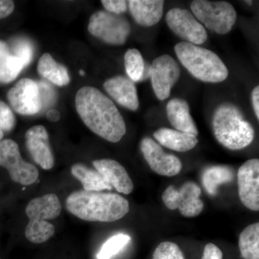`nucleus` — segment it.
Listing matches in <instances>:
<instances>
[{
  "instance_id": "4468645a",
  "label": "nucleus",
  "mask_w": 259,
  "mask_h": 259,
  "mask_svg": "<svg viewBox=\"0 0 259 259\" xmlns=\"http://www.w3.org/2000/svg\"><path fill=\"white\" fill-rule=\"evenodd\" d=\"M238 195L242 203L252 211L259 210V160L245 162L238 171Z\"/></svg>"
},
{
  "instance_id": "6ab92c4d",
  "label": "nucleus",
  "mask_w": 259,
  "mask_h": 259,
  "mask_svg": "<svg viewBox=\"0 0 259 259\" xmlns=\"http://www.w3.org/2000/svg\"><path fill=\"white\" fill-rule=\"evenodd\" d=\"M166 115L171 125L177 131L198 136L197 125L190 115V107L185 100L172 99L167 104Z\"/></svg>"
},
{
  "instance_id": "a211bd4d",
  "label": "nucleus",
  "mask_w": 259,
  "mask_h": 259,
  "mask_svg": "<svg viewBox=\"0 0 259 259\" xmlns=\"http://www.w3.org/2000/svg\"><path fill=\"white\" fill-rule=\"evenodd\" d=\"M135 21L144 27H151L161 20L164 2L162 0H131L127 2Z\"/></svg>"
},
{
  "instance_id": "cd10ccee",
  "label": "nucleus",
  "mask_w": 259,
  "mask_h": 259,
  "mask_svg": "<svg viewBox=\"0 0 259 259\" xmlns=\"http://www.w3.org/2000/svg\"><path fill=\"white\" fill-rule=\"evenodd\" d=\"M12 55L16 56L23 61L25 67L30 64L33 57L34 47L28 39L25 37L15 39L12 45Z\"/></svg>"
},
{
  "instance_id": "dca6fc26",
  "label": "nucleus",
  "mask_w": 259,
  "mask_h": 259,
  "mask_svg": "<svg viewBox=\"0 0 259 259\" xmlns=\"http://www.w3.org/2000/svg\"><path fill=\"white\" fill-rule=\"evenodd\" d=\"M97 171L120 193L129 194L134 185L128 174L122 165L113 159H100L93 161Z\"/></svg>"
},
{
  "instance_id": "f3484780",
  "label": "nucleus",
  "mask_w": 259,
  "mask_h": 259,
  "mask_svg": "<svg viewBox=\"0 0 259 259\" xmlns=\"http://www.w3.org/2000/svg\"><path fill=\"white\" fill-rule=\"evenodd\" d=\"M104 88L121 106L132 111L139 109L137 89L134 81L129 78L122 76H114L105 81Z\"/></svg>"
},
{
  "instance_id": "ea45409f",
  "label": "nucleus",
  "mask_w": 259,
  "mask_h": 259,
  "mask_svg": "<svg viewBox=\"0 0 259 259\" xmlns=\"http://www.w3.org/2000/svg\"><path fill=\"white\" fill-rule=\"evenodd\" d=\"M80 75H81V76H83L84 75V71H79Z\"/></svg>"
},
{
  "instance_id": "e433bc0d",
  "label": "nucleus",
  "mask_w": 259,
  "mask_h": 259,
  "mask_svg": "<svg viewBox=\"0 0 259 259\" xmlns=\"http://www.w3.org/2000/svg\"><path fill=\"white\" fill-rule=\"evenodd\" d=\"M47 115L48 120L51 121V122H57L61 118L60 112L56 110V109H51V110H49L47 112Z\"/></svg>"
},
{
  "instance_id": "412c9836",
  "label": "nucleus",
  "mask_w": 259,
  "mask_h": 259,
  "mask_svg": "<svg viewBox=\"0 0 259 259\" xmlns=\"http://www.w3.org/2000/svg\"><path fill=\"white\" fill-rule=\"evenodd\" d=\"M37 69L40 76L57 86H66L71 81L67 69L47 53L39 59Z\"/></svg>"
},
{
  "instance_id": "f257e3e1",
  "label": "nucleus",
  "mask_w": 259,
  "mask_h": 259,
  "mask_svg": "<svg viewBox=\"0 0 259 259\" xmlns=\"http://www.w3.org/2000/svg\"><path fill=\"white\" fill-rule=\"evenodd\" d=\"M75 105L83 123L109 142L117 143L126 134L123 117L114 102L93 87H83L76 93Z\"/></svg>"
},
{
  "instance_id": "20e7f679",
  "label": "nucleus",
  "mask_w": 259,
  "mask_h": 259,
  "mask_svg": "<svg viewBox=\"0 0 259 259\" xmlns=\"http://www.w3.org/2000/svg\"><path fill=\"white\" fill-rule=\"evenodd\" d=\"M175 51L181 64L196 79L204 82L219 83L228 78L226 64L212 51L183 41L175 46Z\"/></svg>"
},
{
  "instance_id": "39448f33",
  "label": "nucleus",
  "mask_w": 259,
  "mask_h": 259,
  "mask_svg": "<svg viewBox=\"0 0 259 259\" xmlns=\"http://www.w3.org/2000/svg\"><path fill=\"white\" fill-rule=\"evenodd\" d=\"M61 204L55 194H47L29 202L25 213L29 222L25 235L29 241L40 244L50 239L55 233V227L48 222L60 215Z\"/></svg>"
},
{
  "instance_id": "5701e85b",
  "label": "nucleus",
  "mask_w": 259,
  "mask_h": 259,
  "mask_svg": "<svg viewBox=\"0 0 259 259\" xmlns=\"http://www.w3.org/2000/svg\"><path fill=\"white\" fill-rule=\"evenodd\" d=\"M124 64L129 79L134 82L149 78L150 66L146 64L138 49H128L124 56Z\"/></svg>"
},
{
  "instance_id": "f03ea898",
  "label": "nucleus",
  "mask_w": 259,
  "mask_h": 259,
  "mask_svg": "<svg viewBox=\"0 0 259 259\" xmlns=\"http://www.w3.org/2000/svg\"><path fill=\"white\" fill-rule=\"evenodd\" d=\"M66 207L76 217L90 222H115L130 211L128 201L120 194L84 190L70 194Z\"/></svg>"
},
{
  "instance_id": "72a5a7b5",
  "label": "nucleus",
  "mask_w": 259,
  "mask_h": 259,
  "mask_svg": "<svg viewBox=\"0 0 259 259\" xmlns=\"http://www.w3.org/2000/svg\"><path fill=\"white\" fill-rule=\"evenodd\" d=\"M15 3L10 0H0V20L8 18L14 12Z\"/></svg>"
},
{
  "instance_id": "bb28decb",
  "label": "nucleus",
  "mask_w": 259,
  "mask_h": 259,
  "mask_svg": "<svg viewBox=\"0 0 259 259\" xmlns=\"http://www.w3.org/2000/svg\"><path fill=\"white\" fill-rule=\"evenodd\" d=\"M131 239V237L122 233L111 237L102 245L101 249L97 254V258H111L118 253L126 245L128 244Z\"/></svg>"
},
{
  "instance_id": "7ed1b4c3",
  "label": "nucleus",
  "mask_w": 259,
  "mask_h": 259,
  "mask_svg": "<svg viewBox=\"0 0 259 259\" xmlns=\"http://www.w3.org/2000/svg\"><path fill=\"white\" fill-rule=\"evenodd\" d=\"M214 137L224 147L232 151L243 149L254 139L255 131L238 107L223 104L216 109L212 117Z\"/></svg>"
},
{
  "instance_id": "c9c22d12",
  "label": "nucleus",
  "mask_w": 259,
  "mask_h": 259,
  "mask_svg": "<svg viewBox=\"0 0 259 259\" xmlns=\"http://www.w3.org/2000/svg\"><path fill=\"white\" fill-rule=\"evenodd\" d=\"M9 54H10L9 46H8L6 42L0 40V62Z\"/></svg>"
},
{
  "instance_id": "4c0bfd02",
  "label": "nucleus",
  "mask_w": 259,
  "mask_h": 259,
  "mask_svg": "<svg viewBox=\"0 0 259 259\" xmlns=\"http://www.w3.org/2000/svg\"><path fill=\"white\" fill-rule=\"evenodd\" d=\"M3 137H4V133L0 130V142L3 141Z\"/></svg>"
},
{
  "instance_id": "393cba45",
  "label": "nucleus",
  "mask_w": 259,
  "mask_h": 259,
  "mask_svg": "<svg viewBox=\"0 0 259 259\" xmlns=\"http://www.w3.org/2000/svg\"><path fill=\"white\" fill-rule=\"evenodd\" d=\"M240 251L244 259H259V223L249 225L239 236Z\"/></svg>"
},
{
  "instance_id": "c85d7f7f",
  "label": "nucleus",
  "mask_w": 259,
  "mask_h": 259,
  "mask_svg": "<svg viewBox=\"0 0 259 259\" xmlns=\"http://www.w3.org/2000/svg\"><path fill=\"white\" fill-rule=\"evenodd\" d=\"M152 259H185L183 253L176 243L162 242L153 252Z\"/></svg>"
},
{
  "instance_id": "2eb2a0df",
  "label": "nucleus",
  "mask_w": 259,
  "mask_h": 259,
  "mask_svg": "<svg viewBox=\"0 0 259 259\" xmlns=\"http://www.w3.org/2000/svg\"><path fill=\"white\" fill-rule=\"evenodd\" d=\"M26 146L33 161L45 170L54 166V157L47 130L42 125L30 127L25 134Z\"/></svg>"
},
{
  "instance_id": "f8f14e48",
  "label": "nucleus",
  "mask_w": 259,
  "mask_h": 259,
  "mask_svg": "<svg viewBox=\"0 0 259 259\" xmlns=\"http://www.w3.org/2000/svg\"><path fill=\"white\" fill-rule=\"evenodd\" d=\"M12 108L23 115H33L42 108L38 84L33 80L20 79L7 95Z\"/></svg>"
},
{
  "instance_id": "ddd939ff",
  "label": "nucleus",
  "mask_w": 259,
  "mask_h": 259,
  "mask_svg": "<svg viewBox=\"0 0 259 259\" xmlns=\"http://www.w3.org/2000/svg\"><path fill=\"white\" fill-rule=\"evenodd\" d=\"M141 150L151 169L157 175L174 177L182 171V163L180 158L165 152L161 146L151 138L143 139Z\"/></svg>"
},
{
  "instance_id": "9b49d317",
  "label": "nucleus",
  "mask_w": 259,
  "mask_h": 259,
  "mask_svg": "<svg viewBox=\"0 0 259 259\" xmlns=\"http://www.w3.org/2000/svg\"><path fill=\"white\" fill-rule=\"evenodd\" d=\"M166 21L171 31L185 42L198 46L207 40L205 28L189 10L173 8L167 13Z\"/></svg>"
},
{
  "instance_id": "b1692460",
  "label": "nucleus",
  "mask_w": 259,
  "mask_h": 259,
  "mask_svg": "<svg viewBox=\"0 0 259 259\" xmlns=\"http://www.w3.org/2000/svg\"><path fill=\"white\" fill-rule=\"evenodd\" d=\"M233 170L226 166H210L205 169L202 175V185L207 193L215 195L220 185L228 183L233 180Z\"/></svg>"
},
{
  "instance_id": "423d86ee",
  "label": "nucleus",
  "mask_w": 259,
  "mask_h": 259,
  "mask_svg": "<svg viewBox=\"0 0 259 259\" xmlns=\"http://www.w3.org/2000/svg\"><path fill=\"white\" fill-rule=\"evenodd\" d=\"M191 10L199 23L219 35L228 33L236 22V10L227 2L194 0Z\"/></svg>"
},
{
  "instance_id": "7c9ffc66",
  "label": "nucleus",
  "mask_w": 259,
  "mask_h": 259,
  "mask_svg": "<svg viewBox=\"0 0 259 259\" xmlns=\"http://www.w3.org/2000/svg\"><path fill=\"white\" fill-rule=\"evenodd\" d=\"M101 3L105 11L112 14L120 15L127 10V2L123 0H102Z\"/></svg>"
},
{
  "instance_id": "9d476101",
  "label": "nucleus",
  "mask_w": 259,
  "mask_h": 259,
  "mask_svg": "<svg viewBox=\"0 0 259 259\" xmlns=\"http://www.w3.org/2000/svg\"><path fill=\"white\" fill-rule=\"evenodd\" d=\"M178 63L168 54L158 56L150 66L149 78L155 95L161 101L170 96L171 88L180 79Z\"/></svg>"
},
{
  "instance_id": "0eeeda50",
  "label": "nucleus",
  "mask_w": 259,
  "mask_h": 259,
  "mask_svg": "<svg viewBox=\"0 0 259 259\" xmlns=\"http://www.w3.org/2000/svg\"><path fill=\"white\" fill-rule=\"evenodd\" d=\"M88 30L93 36L106 44L121 46L127 40L131 28L124 17L100 10L90 18Z\"/></svg>"
},
{
  "instance_id": "1a4fd4ad",
  "label": "nucleus",
  "mask_w": 259,
  "mask_h": 259,
  "mask_svg": "<svg viewBox=\"0 0 259 259\" xmlns=\"http://www.w3.org/2000/svg\"><path fill=\"white\" fill-rule=\"evenodd\" d=\"M200 187L195 182H187L177 190L171 185L162 195L165 205L171 210L178 209L181 214L186 218L198 216L204 209V203L199 197Z\"/></svg>"
},
{
  "instance_id": "58836bf2",
  "label": "nucleus",
  "mask_w": 259,
  "mask_h": 259,
  "mask_svg": "<svg viewBox=\"0 0 259 259\" xmlns=\"http://www.w3.org/2000/svg\"><path fill=\"white\" fill-rule=\"evenodd\" d=\"M245 3L249 5H252V1H245Z\"/></svg>"
},
{
  "instance_id": "c756f323",
  "label": "nucleus",
  "mask_w": 259,
  "mask_h": 259,
  "mask_svg": "<svg viewBox=\"0 0 259 259\" xmlns=\"http://www.w3.org/2000/svg\"><path fill=\"white\" fill-rule=\"evenodd\" d=\"M15 117L11 108L5 102L0 100V130L10 132L15 126Z\"/></svg>"
},
{
  "instance_id": "aec40b11",
  "label": "nucleus",
  "mask_w": 259,
  "mask_h": 259,
  "mask_svg": "<svg viewBox=\"0 0 259 259\" xmlns=\"http://www.w3.org/2000/svg\"><path fill=\"white\" fill-rule=\"evenodd\" d=\"M153 137L161 146L177 152H187L198 144L197 136L167 127L155 131Z\"/></svg>"
},
{
  "instance_id": "f704fd0d",
  "label": "nucleus",
  "mask_w": 259,
  "mask_h": 259,
  "mask_svg": "<svg viewBox=\"0 0 259 259\" xmlns=\"http://www.w3.org/2000/svg\"><path fill=\"white\" fill-rule=\"evenodd\" d=\"M252 104L253 110L257 120H259V87L256 86L253 89L251 93Z\"/></svg>"
},
{
  "instance_id": "2f4dec72",
  "label": "nucleus",
  "mask_w": 259,
  "mask_h": 259,
  "mask_svg": "<svg viewBox=\"0 0 259 259\" xmlns=\"http://www.w3.org/2000/svg\"><path fill=\"white\" fill-rule=\"evenodd\" d=\"M37 84L40 89L42 107H47L54 103L56 97L54 89L45 81H40V83H37Z\"/></svg>"
},
{
  "instance_id": "6e6552de",
  "label": "nucleus",
  "mask_w": 259,
  "mask_h": 259,
  "mask_svg": "<svg viewBox=\"0 0 259 259\" xmlns=\"http://www.w3.org/2000/svg\"><path fill=\"white\" fill-rule=\"evenodd\" d=\"M0 166L6 168L12 180L20 185H31L38 179L36 167L23 160L18 145L11 139L0 142Z\"/></svg>"
},
{
  "instance_id": "a878e982",
  "label": "nucleus",
  "mask_w": 259,
  "mask_h": 259,
  "mask_svg": "<svg viewBox=\"0 0 259 259\" xmlns=\"http://www.w3.org/2000/svg\"><path fill=\"white\" fill-rule=\"evenodd\" d=\"M24 68L23 61L9 54L0 62V83H8L14 81Z\"/></svg>"
},
{
  "instance_id": "473e14b6",
  "label": "nucleus",
  "mask_w": 259,
  "mask_h": 259,
  "mask_svg": "<svg viewBox=\"0 0 259 259\" xmlns=\"http://www.w3.org/2000/svg\"><path fill=\"white\" fill-rule=\"evenodd\" d=\"M222 250L213 243H208L204 248L202 259H223Z\"/></svg>"
},
{
  "instance_id": "4be33fe9",
  "label": "nucleus",
  "mask_w": 259,
  "mask_h": 259,
  "mask_svg": "<svg viewBox=\"0 0 259 259\" xmlns=\"http://www.w3.org/2000/svg\"><path fill=\"white\" fill-rule=\"evenodd\" d=\"M71 174L81 182L84 191L88 192H102V190H111L112 186L97 170L92 169L83 163H75L71 167Z\"/></svg>"
}]
</instances>
